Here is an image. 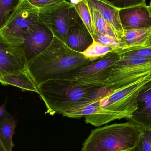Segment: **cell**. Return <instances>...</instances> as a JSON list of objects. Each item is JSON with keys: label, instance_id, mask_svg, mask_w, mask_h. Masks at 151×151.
<instances>
[{"label": "cell", "instance_id": "obj_1", "mask_svg": "<svg viewBox=\"0 0 151 151\" xmlns=\"http://www.w3.org/2000/svg\"><path fill=\"white\" fill-rule=\"evenodd\" d=\"M94 62L54 35L43 52L27 61V71L38 87L47 81L64 79Z\"/></svg>", "mask_w": 151, "mask_h": 151}, {"label": "cell", "instance_id": "obj_2", "mask_svg": "<svg viewBox=\"0 0 151 151\" xmlns=\"http://www.w3.org/2000/svg\"><path fill=\"white\" fill-rule=\"evenodd\" d=\"M47 113L62 115L98 97L105 87L81 85L65 80H50L38 86Z\"/></svg>", "mask_w": 151, "mask_h": 151}, {"label": "cell", "instance_id": "obj_3", "mask_svg": "<svg viewBox=\"0 0 151 151\" xmlns=\"http://www.w3.org/2000/svg\"><path fill=\"white\" fill-rule=\"evenodd\" d=\"M142 127L133 122L106 125L92 130L81 151H129L135 147Z\"/></svg>", "mask_w": 151, "mask_h": 151}, {"label": "cell", "instance_id": "obj_4", "mask_svg": "<svg viewBox=\"0 0 151 151\" xmlns=\"http://www.w3.org/2000/svg\"><path fill=\"white\" fill-rule=\"evenodd\" d=\"M119 55L107 78L106 87L114 91L141 81L151 80V58Z\"/></svg>", "mask_w": 151, "mask_h": 151}, {"label": "cell", "instance_id": "obj_5", "mask_svg": "<svg viewBox=\"0 0 151 151\" xmlns=\"http://www.w3.org/2000/svg\"><path fill=\"white\" fill-rule=\"evenodd\" d=\"M39 9L23 0L5 26L0 31L7 42L12 46L22 45L27 37L37 27L39 22Z\"/></svg>", "mask_w": 151, "mask_h": 151}, {"label": "cell", "instance_id": "obj_6", "mask_svg": "<svg viewBox=\"0 0 151 151\" xmlns=\"http://www.w3.org/2000/svg\"><path fill=\"white\" fill-rule=\"evenodd\" d=\"M119 58L116 50L62 80L71 81L81 85L106 87L110 72Z\"/></svg>", "mask_w": 151, "mask_h": 151}, {"label": "cell", "instance_id": "obj_7", "mask_svg": "<svg viewBox=\"0 0 151 151\" xmlns=\"http://www.w3.org/2000/svg\"><path fill=\"white\" fill-rule=\"evenodd\" d=\"M151 80L141 81L134 84L118 89L104 97L100 101V107L119 115L122 119L131 118L137 108L138 93Z\"/></svg>", "mask_w": 151, "mask_h": 151}, {"label": "cell", "instance_id": "obj_8", "mask_svg": "<svg viewBox=\"0 0 151 151\" xmlns=\"http://www.w3.org/2000/svg\"><path fill=\"white\" fill-rule=\"evenodd\" d=\"M74 5L63 1L43 9H39L40 19L50 29L53 35L65 42L71 14Z\"/></svg>", "mask_w": 151, "mask_h": 151}, {"label": "cell", "instance_id": "obj_9", "mask_svg": "<svg viewBox=\"0 0 151 151\" xmlns=\"http://www.w3.org/2000/svg\"><path fill=\"white\" fill-rule=\"evenodd\" d=\"M94 40L76 10H72L65 43L71 49L82 53Z\"/></svg>", "mask_w": 151, "mask_h": 151}, {"label": "cell", "instance_id": "obj_10", "mask_svg": "<svg viewBox=\"0 0 151 151\" xmlns=\"http://www.w3.org/2000/svg\"><path fill=\"white\" fill-rule=\"evenodd\" d=\"M53 37L51 31L40 19L35 30L22 45L17 46L22 50L28 61L43 52L52 42Z\"/></svg>", "mask_w": 151, "mask_h": 151}, {"label": "cell", "instance_id": "obj_11", "mask_svg": "<svg viewBox=\"0 0 151 151\" xmlns=\"http://www.w3.org/2000/svg\"><path fill=\"white\" fill-rule=\"evenodd\" d=\"M27 60L19 46L10 45L0 51V73L3 76L27 71Z\"/></svg>", "mask_w": 151, "mask_h": 151}, {"label": "cell", "instance_id": "obj_12", "mask_svg": "<svg viewBox=\"0 0 151 151\" xmlns=\"http://www.w3.org/2000/svg\"><path fill=\"white\" fill-rule=\"evenodd\" d=\"M123 30L151 28V15L145 3L119 10Z\"/></svg>", "mask_w": 151, "mask_h": 151}, {"label": "cell", "instance_id": "obj_13", "mask_svg": "<svg viewBox=\"0 0 151 151\" xmlns=\"http://www.w3.org/2000/svg\"><path fill=\"white\" fill-rule=\"evenodd\" d=\"M137 108L128 121L151 131V81L139 91Z\"/></svg>", "mask_w": 151, "mask_h": 151}, {"label": "cell", "instance_id": "obj_14", "mask_svg": "<svg viewBox=\"0 0 151 151\" xmlns=\"http://www.w3.org/2000/svg\"><path fill=\"white\" fill-rule=\"evenodd\" d=\"M88 5L99 12L110 25L118 39H121L124 30L119 17V10L106 0H86Z\"/></svg>", "mask_w": 151, "mask_h": 151}, {"label": "cell", "instance_id": "obj_15", "mask_svg": "<svg viewBox=\"0 0 151 151\" xmlns=\"http://www.w3.org/2000/svg\"><path fill=\"white\" fill-rule=\"evenodd\" d=\"M0 83L4 86L13 85L20 88L22 91H28L39 93L38 86L27 71L18 74L4 76L0 79Z\"/></svg>", "mask_w": 151, "mask_h": 151}, {"label": "cell", "instance_id": "obj_16", "mask_svg": "<svg viewBox=\"0 0 151 151\" xmlns=\"http://www.w3.org/2000/svg\"><path fill=\"white\" fill-rule=\"evenodd\" d=\"M151 32V28L148 29L124 30L121 40L127 47L143 46L145 44Z\"/></svg>", "mask_w": 151, "mask_h": 151}, {"label": "cell", "instance_id": "obj_17", "mask_svg": "<svg viewBox=\"0 0 151 151\" xmlns=\"http://www.w3.org/2000/svg\"><path fill=\"white\" fill-rule=\"evenodd\" d=\"M17 122L12 116L0 122V138L8 151H12L14 144L12 138Z\"/></svg>", "mask_w": 151, "mask_h": 151}, {"label": "cell", "instance_id": "obj_18", "mask_svg": "<svg viewBox=\"0 0 151 151\" xmlns=\"http://www.w3.org/2000/svg\"><path fill=\"white\" fill-rule=\"evenodd\" d=\"M89 8L92 19L94 31L93 36L96 34H101L117 38L110 25L105 20L100 13L92 7L89 6Z\"/></svg>", "mask_w": 151, "mask_h": 151}, {"label": "cell", "instance_id": "obj_19", "mask_svg": "<svg viewBox=\"0 0 151 151\" xmlns=\"http://www.w3.org/2000/svg\"><path fill=\"white\" fill-rule=\"evenodd\" d=\"M23 0H0V31Z\"/></svg>", "mask_w": 151, "mask_h": 151}, {"label": "cell", "instance_id": "obj_20", "mask_svg": "<svg viewBox=\"0 0 151 151\" xmlns=\"http://www.w3.org/2000/svg\"><path fill=\"white\" fill-rule=\"evenodd\" d=\"M116 50L94 40L82 53L86 58L91 61H95Z\"/></svg>", "mask_w": 151, "mask_h": 151}, {"label": "cell", "instance_id": "obj_21", "mask_svg": "<svg viewBox=\"0 0 151 151\" xmlns=\"http://www.w3.org/2000/svg\"><path fill=\"white\" fill-rule=\"evenodd\" d=\"M74 6L77 13L93 38L94 31L92 19L87 1L86 0H80Z\"/></svg>", "mask_w": 151, "mask_h": 151}, {"label": "cell", "instance_id": "obj_22", "mask_svg": "<svg viewBox=\"0 0 151 151\" xmlns=\"http://www.w3.org/2000/svg\"><path fill=\"white\" fill-rule=\"evenodd\" d=\"M93 40L104 46L111 48L114 50H120L127 47L125 43L120 39L108 35L96 34L93 37Z\"/></svg>", "mask_w": 151, "mask_h": 151}, {"label": "cell", "instance_id": "obj_23", "mask_svg": "<svg viewBox=\"0 0 151 151\" xmlns=\"http://www.w3.org/2000/svg\"><path fill=\"white\" fill-rule=\"evenodd\" d=\"M117 51L119 55H122L138 56L145 58H151V47L135 46L117 50Z\"/></svg>", "mask_w": 151, "mask_h": 151}, {"label": "cell", "instance_id": "obj_24", "mask_svg": "<svg viewBox=\"0 0 151 151\" xmlns=\"http://www.w3.org/2000/svg\"><path fill=\"white\" fill-rule=\"evenodd\" d=\"M129 151H151V131L142 127L136 145Z\"/></svg>", "mask_w": 151, "mask_h": 151}, {"label": "cell", "instance_id": "obj_25", "mask_svg": "<svg viewBox=\"0 0 151 151\" xmlns=\"http://www.w3.org/2000/svg\"><path fill=\"white\" fill-rule=\"evenodd\" d=\"M119 9H125L146 3V0H106Z\"/></svg>", "mask_w": 151, "mask_h": 151}, {"label": "cell", "instance_id": "obj_26", "mask_svg": "<svg viewBox=\"0 0 151 151\" xmlns=\"http://www.w3.org/2000/svg\"><path fill=\"white\" fill-rule=\"evenodd\" d=\"M32 5L38 9H43L58 4L65 0H27Z\"/></svg>", "mask_w": 151, "mask_h": 151}, {"label": "cell", "instance_id": "obj_27", "mask_svg": "<svg viewBox=\"0 0 151 151\" xmlns=\"http://www.w3.org/2000/svg\"><path fill=\"white\" fill-rule=\"evenodd\" d=\"M7 100L6 99V101L4 104L0 106V122L4 120L5 119L11 116L10 114L6 110V104H7Z\"/></svg>", "mask_w": 151, "mask_h": 151}, {"label": "cell", "instance_id": "obj_28", "mask_svg": "<svg viewBox=\"0 0 151 151\" xmlns=\"http://www.w3.org/2000/svg\"><path fill=\"white\" fill-rule=\"evenodd\" d=\"M9 44L7 42V41L4 39L3 36L1 34L0 32V51L4 49L7 48V47L10 46ZM2 77V76L1 75V73H0V79Z\"/></svg>", "mask_w": 151, "mask_h": 151}, {"label": "cell", "instance_id": "obj_29", "mask_svg": "<svg viewBox=\"0 0 151 151\" xmlns=\"http://www.w3.org/2000/svg\"><path fill=\"white\" fill-rule=\"evenodd\" d=\"M143 46H145V47H151V32L150 36L148 37L147 41L146 42L145 44Z\"/></svg>", "mask_w": 151, "mask_h": 151}, {"label": "cell", "instance_id": "obj_30", "mask_svg": "<svg viewBox=\"0 0 151 151\" xmlns=\"http://www.w3.org/2000/svg\"><path fill=\"white\" fill-rule=\"evenodd\" d=\"M0 151H8L0 138Z\"/></svg>", "mask_w": 151, "mask_h": 151}, {"label": "cell", "instance_id": "obj_31", "mask_svg": "<svg viewBox=\"0 0 151 151\" xmlns=\"http://www.w3.org/2000/svg\"><path fill=\"white\" fill-rule=\"evenodd\" d=\"M69 1H70V3L72 4H73L75 5V4L79 2L80 0H69Z\"/></svg>", "mask_w": 151, "mask_h": 151}, {"label": "cell", "instance_id": "obj_32", "mask_svg": "<svg viewBox=\"0 0 151 151\" xmlns=\"http://www.w3.org/2000/svg\"><path fill=\"white\" fill-rule=\"evenodd\" d=\"M148 9H149V11H150L151 15V5H149V6H148Z\"/></svg>", "mask_w": 151, "mask_h": 151}, {"label": "cell", "instance_id": "obj_33", "mask_svg": "<svg viewBox=\"0 0 151 151\" xmlns=\"http://www.w3.org/2000/svg\"><path fill=\"white\" fill-rule=\"evenodd\" d=\"M151 0H150V5H151Z\"/></svg>", "mask_w": 151, "mask_h": 151}]
</instances>
